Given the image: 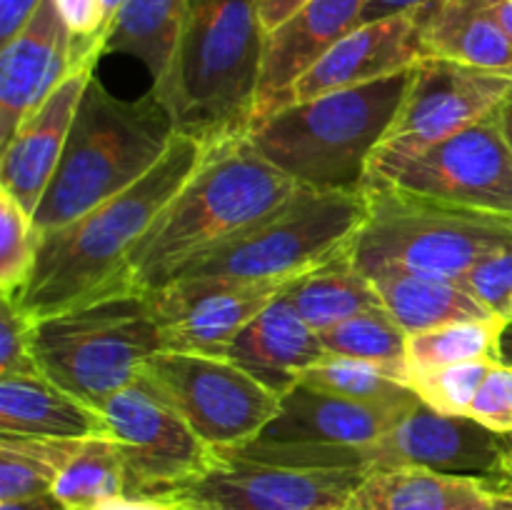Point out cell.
I'll use <instances>...</instances> for the list:
<instances>
[{
  "instance_id": "36",
  "label": "cell",
  "mask_w": 512,
  "mask_h": 510,
  "mask_svg": "<svg viewBox=\"0 0 512 510\" xmlns=\"http://www.w3.org/2000/svg\"><path fill=\"white\" fill-rule=\"evenodd\" d=\"M33 323L15 300L0 298V378L43 375L33 355Z\"/></svg>"
},
{
  "instance_id": "13",
  "label": "cell",
  "mask_w": 512,
  "mask_h": 510,
  "mask_svg": "<svg viewBox=\"0 0 512 510\" xmlns=\"http://www.w3.org/2000/svg\"><path fill=\"white\" fill-rule=\"evenodd\" d=\"M410 195L512 218V150L498 110L440 140L380 183Z\"/></svg>"
},
{
  "instance_id": "5",
  "label": "cell",
  "mask_w": 512,
  "mask_h": 510,
  "mask_svg": "<svg viewBox=\"0 0 512 510\" xmlns=\"http://www.w3.org/2000/svg\"><path fill=\"white\" fill-rule=\"evenodd\" d=\"M410 70L358 88L298 100L248 130L268 163L300 188L363 190L370 158L405 98Z\"/></svg>"
},
{
  "instance_id": "4",
  "label": "cell",
  "mask_w": 512,
  "mask_h": 510,
  "mask_svg": "<svg viewBox=\"0 0 512 510\" xmlns=\"http://www.w3.org/2000/svg\"><path fill=\"white\" fill-rule=\"evenodd\" d=\"M178 135L168 108L150 90L120 100L90 78L53 180L33 213L40 235L123 193L158 165Z\"/></svg>"
},
{
  "instance_id": "41",
  "label": "cell",
  "mask_w": 512,
  "mask_h": 510,
  "mask_svg": "<svg viewBox=\"0 0 512 510\" xmlns=\"http://www.w3.org/2000/svg\"><path fill=\"white\" fill-rule=\"evenodd\" d=\"M428 0H368L363 8V15H360V25L375 23V20L393 18V15L408 13V10L420 8Z\"/></svg>"
},
{
  "instance_id": "19",
  "label": "cell",
  "mask_w": 512,
  "mask_h": 510,
  "mask_svg": "<svg viewBox=\"0 0 512 510\" xmlns=\"http://www.w3.org/2000/svg\"><path fill=\"white\" fill-rule=\"evenodd\" d=\"M368 0H308L288 23L265 35L263 68L253 123H263L290 105L293 85L350 30L360 25Z\"/></svg>"
},
{
  "instance_id": "25",
  "label": "cell",
  "mask_w": 512,
  "mask_h": 510,
  "mask_svg": "<svg viewBox=\"0 0 512 510\" xmlns=\"http://www.w3.org/2000/svg\"><path fill=\"white\" fill-rule=\"evenodd\" d=\"M368 278L373 280L383 308L403 325L408 335L460 323V320H480L495 315L483 303H478L460 280L405 273V270L393 268L378 270Z\"/></svg>"
},
{
  "instance_id": "18",
  "label": "cell",
  "mask_w": 512,
  "mask_h": 510,
  "mask_svg": "<svg viewBox=\"0 0 512 510\" xmlns=\"http://www.w3.org/2000/svg\"><path fill=\"white\" fill-rule=\"evenodd\" d=\"M95 63L98 60L75 65L55 85L53 93L18 125L10 143L0 148V190L13 195L30 215L38 210L53 180Z\"/></svg>"
},
{
  "instance_id": "47",
  "label": "cell",
  "mask_w": 512,
  "mask_h": 510,
  "mask_svg": "<svg viewBox=\"0 0 512 510\" xmlns=\"http://www.w3.org/2000/svg\"><path fill=\"white\" fill-rule=\"evenodd\" d=\"M480 510H512V495L500 493V490H493L490 500Z\"/></svg>"
},
{
  "instance_id": "22",
  "label": "cell",
  "mask_w": 512,
  "mask_h": 510,
  "mask_svg": "<svg viewBox=\"0 0 512 510\" xmlns=\"http://www.w3.org/2000/svg\"><path fill=\"white\" fill-rule=\"evenodd\" d=\"M415 15L428 58L453 60L512 80V38L483 0H428L415 8Z\"/></svg>"
},
{
  "instance_id": "28",
  "label": "cell",
  "mask_w": 512,
  "mask_h": 510,
  "mask_svg": "<svg viewBox=\"0 0 512 510\" xmlns=\"http://www.w3.org/2000/svg\"><path fill=\"white\" fill-rule=\"evenodd\" d=\"M53 495L68 510H108L128 498L125 468L115 440H83L68 465L60 470Z\"/></svg>"
},
{
  "instance_id": "26",
  "label": "cell",
  "mask_w": 512,
  "mask_h": 510,
  "mask_svg": "<svg viewBox=\"0 0 512 510\" xmlns=\"http://www.w3.org/2000/svg\"><path fill=\"white\" fill-rule=\"evenodd\" d=\"M283 295L315 333H323L368 308H383L373 280L355 265L350 250L290 280Z\"/></svg>"
},
{
  "instance_id": "7",
  "label": "cell",
  "mask_w": 512,
  "mask_h": 510,
  "mask_svg": "<svg viewBox=\"0 0 512 510\" xmlns=\"http://www.w3.org/2000/svg\"><path fill=\"white\" fill-rule=\"evenodd\" d=\"M368 218L350 243L365 275L378 270L460 280L483 258L512 245V218L455 208L378 185L363 188Z\"/></svg>"
},
{
  "instance_id": "38",
  "label": "cell",
  "mask_w": 512,
  "mask_h": 510,
  "mask_svg": "<svg viewBox=\"0 0 512 510\" xmlns=\"http://www.w3.org/2000/svg\"><path fill=\"white\" fill-rule=\"evenodd\" d=\"M468 418L500 435L512 433V365L495 363L470 405Z\"/></svg>"
},
{
  "instance_id": "35",
  "label": "cell",
  "mask_w": 512,
  "mask_h": 510,
  "mask_svg": "<svg viewBox=\"0 0 512 510\" xmlns=\"http://www.w3.org/2000/svg\"><path fill=\"white\" fill-rule=\"evenodd\" d=\"M470 295L490 313L512 320V245L490 253L460 278Z\"/></svg>"
},
{
  "instance_id": "50",
  "label": "cell",
  "mask_w": 512,
  "mask_h": 510,
  "mask_svg": "<svg viewBox=\"0 0 512 510\" xmlns=\"http://www.w3.org/2000/svg\"><path fill=\"white\" fill-rule=\"evenodd\" d=\"M505 438V450H503V460H512V433L503 435Z\"/></svg>"
},
{
  "instance_id": "46",
  "label": "cell",
  "mask_w": 512,
  "mask_h": 510,
  "mask_svg": "<svg viewBox=\"0 0 512 510\" xmlns=\"http://www.w3.org/2000/svg\"><path fill=\"white\" fill-rule=\"evenodd\" d=\"M490 488L500 490V493H510L512 495V460H503V465H500L498 480H495Z\"/></svg>"
},
{
  "instance_id": "21",
  "label": "cell",
  "mask_w": 512,
  "mask_h": 510,
  "mask_svg": "<svg viewBox=\"0 0 512 510\" xmlns=\"http://www.w3.org/2000/svg\"><path fill=\"white\" fill-rule=\"evenodd\" d=\"M325 355L328 350L320 335L300 318L283 293L240 330L228 350L235 365L248 370L280 398L298 385L303 370Z\"/></svg>"
},
{
  "instance_id": "37",
  "label": "cell",
  "mask_w": 512,
  "mask_h": 510,
  "mask_svg": "<svg viewBox=\"0 0 512 510\" xmlns=\"http://www.w3.org/2000/svg\"><path fill=\"white\" fill-rule=\"evenodd\" d=\"M55 8L70 30L75 63L103 58L105 25H108L105 0H55Z\"/></svg>"
},
{
  "instance_id": "39",
  "label": "cell",
  "mask_w": 512,
  "mask_h": 510,
  "mask_svg": "<svg viewBox=\"0 0 512 510\" xmlns=\"http://www.w3.org/2000/svg\"><path fill=\"white\" fill-rule=\"evenodd\" d=\"M38 3L40 0H0V43H8L23 28Z\"/></svg>"
},
{
  "instance_id": "44",
  "label": "cell",
  "mask_w": 512,
  "mask_h": 510,
  "mask_svg": "<svg viewBox=\"0 0 512 510\" xmlns=\"http://www.w3.org/2000/svg\"><path fill=\"white\" fill-rule=\"evenodd\" d=\"M483 3L490 10V15L503 25L505 33L512 38V0H483Z\"/></svg>"
},
{
  "instance_id": "34",
  "label": "cell",
  "mask_w": 512,
  "mask_h": 510,
  "mask_svg": "<svg viewBox=\"0 0 512 510\" xmlns=\"http://www.w3.org/2000/svg\"><path fill=\"white\" fill-rule=\"evenodd\" d=\"M493 365V360H470V363L425 370V373L410 375V388L428 408L438 413L468 415Z\"/></svg>"
},
{
  "instance_id": "9",
  "label": "cell",
  "mask_w": 512,
  "mask_h": 510,
  "mask_svg": "<svg viewBox=\"0 0 512 510\" xmlns=\"http://www.w3.org/2000/svg\"><path fill=\"white\" fill-rule=\"evenodd\" d=\"M140 378L218 453L248 445L280 410V395L223 355L160 350Z\"/></svg>"
},
{
  "instance_id": "14",
  "label": "cell",
  "mask_w": 512,
  "mask_h": 510,
  "mask_svg": "<svg viewBox=\"0 0 512 510\" xmlns=\"http://www.w3.org/2000/svg\"><path fill=\"white\" fill-rule=\"evenodd\" d=\"M368 470L290 468L218 453L213 468L173 498L200 510H350Z\"/></svg>"
},
{
  "instance_id": "10",
  "label": "cell",
  "mask_w": 512,
  "mask_h": 510,
  "mask_svg": "<svg viewBox=\"0 0 512 510\" xmlns=\"http://www.w3.org/2000/svg\"><path fill=\"white\" fill-rule=\"evenodd\" d=\"M405 415L298 383L280 398L278 415L258 438L225 453L290 468L370 473L368 448Z\"/></svg>"
},
{
  "instance_id": "27",
  "label": "cell",
  "mask_w": 512,
  "mask_h": 510,
  "mask_svg": "<svg viewBox=\"0 0 512 510\" xmlns=\"http://www.w3.org/2000/svg\"><path fill=\"white\" fill-rule=\"evenodd\" d=\"M188 0H125L105 30L103 55L120 53L140 60L153 85L168 73Z\"/></svg>"
},
{
  "instance_id": "2",
  "label": "cell",
  "mask_w": 512,
  "mask_h": 510,
  "mask_svg": "<svg viewBox=\"0 0 512 510\" xmlns=\"http://www.w3.org/2000/svg\"><path fill=\"white\" fill-rule=\"evenodd\" d=\"M263 50L258 0H188L168 73L153 85L175 130L205 145L248 135Z\"/></svg>"
},
{
  "instance_id": "11",
  "label": "cell",
  "mask_w": 512,
  "mask_h": 510,
  "mask_svg": "<svg viewBox=\"0 0 512 510\" xmlns=\"http://www.w3.org/2000/svg\"><path fill=\"white\" fill-rule=\"evenodd\" d=\"M510 88V78L453 60L423 58L415 63L403 103L370 158L365 188L385 180L440 140L495 113Z\"/></svg>"
},
{
  "instance_id": "16",
  "label": "cell",
  "mask_w": 512,
  "mask_h": 510,
  "mask_svg": "<svg viewBox=\"0 0 512 510\" xmlns=\"http://www.w3.org/2000/svg\"><path fill=\"white\" fill-rule=\"evenodd\" d=\"M505 438L468 415H445L418 403L368 448L370 470L428 468L493 485L503 465Z\"/></svg>"
},
{
  "instance_id": "15",
  "label": "cell",
  "mask_w": 512,
  "mask_h": 510,
  "mask_svg": "<svg viewBox=\"0 0 512 510\" xmlns=\"http://www.w3.org/2000/svg\"><path fill=\"white\" fill-rule=\"evenodd\" d=\"M288 283L233 278H178L150 290L163 350L223 355L240 330L263 313Z\"/></svg>"
},
{
  "instance_id": "23",
  "label": "cell",
  "mask_w": 512,
  "mask_h": 510,
  "mask_svg": "<svg viewBox=\"0 0 512 510\" xmlns=\"http://www.w3.org/2000/svg\"><path fill=\"white\" fill-rule=\"evenodd\" d=\"M0 433L50 440L110 438L105 415L45 375L0 378Z\"/></svg>"
},
{
  "instance_id": "48",
  "label": "cell",
  "mask_w": 512,
  "mask_h": 510,
  "mask_svg": "<svg viewBox=\"0 0 512 510\" xmlns=\"http://www.w3.org/2000/svg\"><path fill=\"white\" fill-rule=\"evenodd\" d=\"M500 363L512 365V320L505 325L503 338H500Z\"/></svg>"
},
{
  "instance_id": "31",
  "label": "cell",
  "mask_w": 512,
  "mask_h": 510,
  "mask_svg": "<svg viewBox=\"0 0 512 510\" xmlns=\"http://www.w3.org/2000/svg\"><path fill=\"white\" fill-rule=\"evenodd\" d=\"M318 335L328 353L373 363L400 383L410 385L408 355H405L408 333L385 308L363 310Z\"/></svg>"
},
{
  "instance_id": "17",
  "label": "cell",
  "mask_w": 512,
  "mask_h": 510,
  "mask_svg": "<svg viewBox=\"0 0 512 510\" xmlns=\"http://www.w3.org/2000/svg\"><path fill=\"white\" fill-rule=\"evenodd\" d=\"M75 65L70 30L55 0H40L0 53V148Z\"/></svg>"
},
{
  "instance_id": "45",
  "label": "cell",
  "mask_w": 512,
  "mask_h": 510,
  "mask_svg": "<svg viewBox=\"0 0 512 510\" xmlns=\"http://www.w3.org/2000/svg\"><path fill=\"white\" fill-rule=\"evenodd\" d=\"M498 120H500V128H503L505 140H508V145L512 150V88L503 98V103L498 105Z\"/></svg>"
},
{
  "instance_id": "20",
  "label": "cell",
  "mask_w": 512,
  "mask_h": 510,
  "mask_svg": "<svg viewBox=\"0 0 512 510\" xmlns=\"http://www.w3.org/2000/svg\"><path fill=\"white\" fill-rule=\"evenodd\" d=\"M423 58L415 10L358 25L293 85L290 103L405 73Z\"/></svg>"
},
{
  "instance_id": "33",
  "label": "cell",
  "mask_w": 512,
  "mask_h": 510,
  "mask_svg": "<svg viewBox=\"0 0 512 510\" xmlns=\"http://www.w3.org/2000/svg\"><path fill=\"white\" fill-rule=\"evenodd\" d=\"M38 243L33 215L13 195L0 190V298L18 303L28 285Z\"/></svg>"
},
{
  "instance_id": "24",
  "label": "cell",
  "mask_w": 512,
  "mask_h": 510,
  "mask_svg": "<svg viewBox=\"0 0 512 510\" xmlns=\"http://www.w3.org/2000/svg\"><path fill=\"white\" fill-rule=\"evenodd\" d=\"M490 495L485 480L403 465L370 470L350 510H480Z\"/></svg>"
},
{
  "instance_id": "3",
  "label": "cell",
  "mask_w": 512,
  "mask_h": 510,
  "mask_svg": "<svg viewBox=\"0 0 512 510\" xmlns=\"http://www.w3.org/2000/svg\"><path fill=\"white\" fill-rule=\"evenodd\" d=\"M300 185L263 158L248 135L208 145L203 163L165 205L128 263L140 293L163 288L223 240L288 203Z\"/></svg>"
},
{
  "instance_id": "32",
  "label": "cell",
  "mask_w": 512,
  "mask_h": 510,
  "mask_svg": "<svg viewBox=\"0 0 512 510\" xmlns=\"http://www.w3.org/2000/svg\"><path fill=\"white\" fill-rule=\"evenodd\" d=\"M83 440L25 438L0 433V503L53 493L60 470Z\"/></svg>"
},
{
  "instance_id": "49",
  "label": "cell",
  "mask_w": 512,
  "mask_h": 510,
  "mask_svg": "<svg viewBox=\"0 0 512 510\" xmlns=\"http://www.w3.org/2000/svg\"><path fill=\"white\" fill-rule=\"evenodd\" d=\"M123 3H125V0H105V15H108V25L113 23L115 13L123 8ZM108 25H105V30H108Z\"/></svg>"
},
{
  "instance_id": "12",
  "label": "cell",
  "mask_w": 512,
  "mask_h": 510,
  "mask_svg": "<svg viewBox=\"0 0 512 510\" xmlns=\"http://www.w3.org/2000/svg\"><path fill=\"white\" fill-rule=\"evenodd\" d=\"M100 413L120 450L128 500L173 498L218 458L143 378L118 390Z\"/></svg>"
},
{
  "instance_id": "8",
  "label": "cell",
  "mask_w": 512,
  "mask_h": 510,
  "mask_svg": "<svg viewBox=\"0 0 512 510\" xmlns=\"http://www.w3.org/2000/svg\"><path fill=\"white\" fill-rule=\"evenodd\" d=\"M365 218V190L318 193L300 188L278 210L185 265L173 280L233 278L290 283L348 250Z\"/></svg>"
},
{
  "instance_id": "6",
  "label": "cell",
  "mask_w": 512,
  "mask_h": 510,
  "mask_svg": "<svg viewBox=\"0 0 512 510\" xmlns=\"http://www.w3.org/2000/svg\"><path fill=\"white\" fill-rule=\"evenodd\" d=\"M163 350L148 293L120 290L33 323L40 373L93 408L138 383Z\"/></svg>"
},
{
  "instance_id": "29",
  "label": "cell",
  "mask_w": 512,
  "mask_h": 510,
  "mask_svg": "<svg viewBox=\"0 0 512 510\" xmlns=\"http://www.w3.org/2000/svg\"><path fill=\"white\" fill-rule=\"evenodd\" d=\"M298 383L323 390V393L355 400V403L395 410V413H410L415 405L423 403L410 385L395 380L393 375L385 373L378 365L333 353H328L323 360L303 370Z\"/></svg>"
},
{
  "instance_id": "1",
  "label": "cell",
  "mask_w": 512,
  "mask_h": 510,
  "mask_svg": "<svg viewBox=\"0 0 512 510\" xmlns=\"http://www.w3.org/2000/svg\"><path fill=\"white\" fill-rule=\"evenodd\" d=\"M208 145L178 133L148 175L73 223L40 235L18 308L40 320L75 305L135 290L128 263L135 245L203 163Z\"/></svg>"
},
{
  "instance_id": "30",
  "label": "cell",
  "mask_w": 512,
  "mask_h": 510,
  "mask_svg": "<svg viewBox=\"0 0 512 510\" xmlns=\"http://www.w3.org/2000/svg\"><path fill=\"white\" fill-rule=\"evenodd\" d=\"M510 320L503 315H490L480 320H460V323L440 325L408 335V373L445 368L470 360H493L500 363V338Z\"/></svg>"
},
{
  "instance_id": "40",
  "label": "cell",
  "mask_w": 512,
  "mask_h": 510,
  "mask_svg": "<svg viewBox=\"0 0 512 510\" xmlns=\"http://www.w3.org/2000/svg\"><path fill=\"white\" fill-rule=\"evenodd\" d=\"M305 3L308 0H258V15L265 35L278 30L283 23H288Z\"/></svg>"
},
{
  "instance_id": "42",
  "label": "cell",
  "mask_w": 512,
  "mask_h": 510,
  "mask_svg": "<svg viewBox=\"0 0 512 510\" xmlns=\"http://www.w3.org/2000/svg\"><path fill=\"white\" fill-rule=\"evenodd\" d=\"M108 510H200L195 505L178 498H145V500H120Z\"/></svg>"
},
{
  "instance_id": "43",
  "label": "cell",
  "mask_w": 512,
  "mask_h": 510,
  "mask_svg": "<svg viewBox=\"0 0 512 510\" xmlns=\"http://www.w3.org/2000/svg\"><path fill=\"white\" fill-rule=\"evenodd\" d=\"M0 510H68V508H65L53 493H45V495H35V498L0 503Z\"/></svg>"
}]
</instances>
